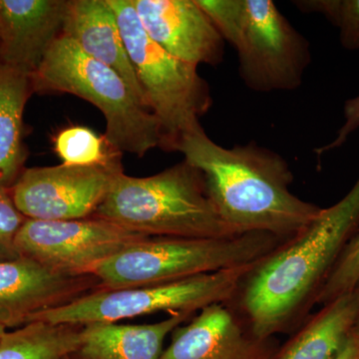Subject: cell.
I'll list each match as a JSON object with an SVG mask.
<instances>
[{"label": "cell", "mask_w": 359, "mask_h": 359, "mask_svg": "<svg viewBox=\"0 0 359 359\" xmlns=\"http://www.w3.org/2000/svg\"><path fill=\"white\" fill-rule=\"evenodd\" d=\"M273 340L255 337L231 304H214L175 328L160 359H273Z\"/></svg>", "instance_id": "cell-12"}, {"label": "cell", "mask_w": 359, "mask_h": 359, "mask_svg": "<svg viewBox=\"0 0 359 359\" xmlns=\"http://www.w3.org/2000/svg\"><path fill=\"white\" fill-rule=\"evenodd\" d=\"M99 287L95 276L66 275L26 257L0 262V325H25L33 316L65 306Z\"/></svg>", "instance_id": "cell-11"}, {"label": "cell", "mask_w": 359, "mask_h": 359, "mask_svg": "<svg viewBox=\"0 0 359 359\" xmlns=\"http://www.w3.org/2000/svg\"><path fill=\"white\" fill-rule=\"evenodd\" d=\"M259 262L177 282L94 290L65 306L37 314L29 323L87 325L118 323L157 313H197L205 306L233 302L243 280Z\"/></svg>", "instance_id": "cell-8"}, {"label": "cell", "mask_w": 359, "mask_h": 359, "mask_svg": "<svg viewBox=\"0 0 359 359\" xmlns=\"http://www.w3.org/2000/svg\"><path fill=\"white\" fill-rule=\"evenodd\" d=\"M93 217L145 236L229 238L202 173L186 160L153 176L117 175Z\"/></svg>", "instance_id": "cell-3"}, {"label": "cell", "mask_w": 359, "mask_h": 359, "mask_svg": "<svg viewBox=\"0 0 359 359\" xmlns=\"http://www.w3.org/2000/svg\"><path fill=\"white\" fill-rule=\"evenodd\" d=\"M196 313H172L148 325H83L76 351L65 359H160L168 335Z\"/></svg>", "instance_id": "cell-16"}, {"label": "cell", "mask_w": 359, "mask_h": 359, "mask_svg": "<svg viewBox=\"0 0 359 359\" xmlns=\"http://www.w3.org/2000/svg\"><path fill=\"white\" fill-rule=\"evenodd\" d=\"M83 325L32 321L0 337V359H65L81 342Z\"/></svg>", "instance_id": "cell-19"}, {"label": "cell", "mask_w": 359, "mask_h": 359, "mask_svg": "<svg viewBox=\"0 0 359 359\" xmlns=\"http://www.w3.org/2000/svg\"><path fill=\"white\" fill-rule=\"evenodd\" d=\"M359 280V231L347 243L318 294L316 306H323L351 294Z\"/></svg>", "instance_id": "cell-22"}, {"label": "cell", "mask_w": 359, "mask_h": 359, "mask_svg": "<svg viewBox=\"0 0 359 359\" xmlns=\"http://www.w3.org/2000/svg\"><path fill=\"white\" fill-rule=\"evenodd\" d=\"M6 332V328L4 327H2L1 325H0V337H2V334H4V332Z\"/></svg>", "instance_id": "cell-27"}, {"label": "cell", "mask_w": 359, "mask_h": 359, "mask_svg": "<svg viewBox=\"0 0 359 359\" xmlns=\"http://www.w3.org/2000/svg\"><path fill=\"white\" fill-rule=\"evenodd\" d=\"M114 11L146 103L158 120L161 149L176 151L187 135L203 129L200 119L211 108L209 84L189 65L151 39L132 0H108Z\"/></svg>", "instance_id": "cell-7"}, {"label": "cell", "mask_w": 359, "mask_h": 359, "mask_svg": "<svg viewBox=\"0 0 359 359\" xmlns=\"http://www.w3.org/2000/svg\"><path fill=\"white\" fill-rule=\"evenodd\" d=\"M302 13L325 16L339 30V40L347 50H359V0H297Z\"/></svg>", "instance_id": "cell-21"}, {"label": "cell", "mask_w": 359, "mask_h": 359, "mask_svg": "<svg viewBox=\"0 0 359 359\" xmlns=\"http://www.w3.org/2000/svg\"><path fill=\"white\" fill-rule=\"evenodd\" d=\"M146 33L174 57L197 66L219 65L224 40L196 0H132Z\"/></svg>", "instance_id": "cell-13"}, {"label": "cell", "mask_w": 359, "mask_h": 359, "mask_svg": "<svg viewBox=\"0 0 359 359\" xmlns=\"http://www.w3.org/2000/svg\"><path fill=\"white\" fill-rule=\"evenodd\" d=\"M53 149L66 166H104L119 161V152L111 147L105 137L84 126H70L54 136Z\"/></svg>", "instance_id": "cell-20"}, {"label": "cell", "mask_w": 359, "mask_h": 359, "mask_svg": "<svg viewBox=\"0 0 359 359\" xmlns=\"http://www.w3.org/2000/svg\"><path fill=\"white\" fill-rule=\"evenodd\" d=\"M32 78L0 62V188L11 191L23 172V114Z\"/></svg>", "instance_id": "cell-18"}, {"label": "cell", "mask_w": 359, "mask_h": 359, "mask_svg": "<svg viewBox=\"0 0 359 359\" xmlns=\"http://www.w3.org/2000/svg\"><path fill=\"white\" fill-rule=\"evenodd\" d=\"M359 359V358H358Z\"/></svg>", "instance_id": "cell-28"}, {"label": "cell", "mask_w": 359, "mask_h": 359, "mask_svg": "<svg viewBox=\"0 0 359 359\" xmlns=\"http://www.w3.org/2000/svg\"><path fill=\"white\" fill-rule=\"evenodd\" d=\"M149 236L106 219L66 221L27 219L15 245L21 257L66 275H92L99 264Z\"/></svg>", "instance_id": "cell-9"}, {"label": "cell", "mask_w": 359, "mask_h": 359, "mask_svg": "<svg viewBox=\"0 0 359 359\" xmlns=\"http://www.w3.org/2000/svg\"><path fill=\"white\" fill-rule=\"evenodd\" d=\"M353 294L355 295L356 302H358V313H356L355 323H354L353 334L359 339V280L356 283L353 290Z\"/></svg>", "instance_id": "cell-26"}, {"label": "cell", "mask_w": 359, "mask_h": 359, "mask_svg": "<svg viewBox=\"0 0 359 359\" xmlns=\"http://www.w3.org/2000/svg\"><path fill=\"white\" fill-rule=\"evenodd\" d=\"M69 0H0V62L35 72L62 35Z\"/></svg>", "instance_id": "cell-14"}, {"label": "cell", "mask_w": 359, "mask_h": 359, "mask_svg": "<svg viewBox=\"0 0 359 359\" xmlns=\"http://www.w3.org/2000/svg\"><path fill=\"white\" fill-rule=\"evenodd\" d=\"M26 219L14 204L11 191L0 188V262L20 257L15 241Z\"/></svg>", "instance_id": "cell-23"}, {"label": "cell", "mask_w": 359, "mask_h": 359, "mask_svg": "<svg viewBox=\"0 0 359 359\" xmlns=\"http://www.w3.org/2000/svg\"><path fill=\"white\" fill-rule=\"evenodd\" d=\"M359 358V339L355 335H351L347 340L346 346L337 353L334 359H358Z\"/></svg>", "instance_id": "cell-25"}, {"label": "cell", "mask_w": 359, "mask_h": 359, "mask_svg": "<svg viewBox=\"0 0 359 359\" xmlns=\"http://www.w3.org/2000/svg\"><path fill=\"white\" fill-rule=\"evenodd\" d=\"M176 151L202 173L215 209L236 235L264 233L287 242L323 209L295 196L289 163L255 142L226 148L202 129Z\"/></svg>", "instance_id": "cell-2"}, {"label": "cell", "mask_w": 359, "mask_h": 359, "mask_svg": "<svg viewBox=\"0 0 359 359\" xmlns=\"http://www.w3.org/2000/svg\"><path fill=\"white\" fill-rule=\"evenodd\" d=\"M119 161L104 166L59 165L23 170L11 190L14 204L27 219L66 221L93 217L109 193Z\"/></svg>", "instance_id": "cell-10"}, {"label": "cell", "mask_w": 359, "mask_h": 359, "mask_svg": "<svg viewBox=\"0 0 359 359\" xmlns=\"http://www.w3.org/2000/svg\"><path fill=\"white\" fill-rule=\"evenodd\" d=\"M33 92L72 94L88 101L106 120L104 135L117 152L144 157L161 146L158 120L115 70L60 37L30 76Z\"/></svg>", "instance_id": "cell-4"}, {"label": "cell", "mask_w": 359, "mask_h": 359, "mask_svg": "<svg viewBox=\"0 0 359 359\" xmlns=\"http://www.w3.org/2000/svg\"><path fill=\"white\" fill-rule=\"evenodd\" d=\"M309 314L273 359H334L353 335L358 302L353 292Z\"/></svg>", "instance_id": "cell-17"}, {"label": "cell", "mask_w": 359, "mask_h": 359, "mask_svg": "<svg viewBox=\"0 0 359 359\" xmlns=\"http://www.w3.org/2000/svg\"><path fill=\"white\" fill-rule=\"evenodd\" d=\"M62 35L72 39L90 57L115 70L147 106L108 0H69Z\"/></svg>", "instance_id": "cell-15"}, {"label": "cell", "mask_w": 359, "mask_h": 359, "mask_svg": "<svg viewBox=\"0 0 359 359\" xmlns=\"http://www.w3.org/2000/svg\"><path fill=\"white\" fill-rule=\"evenodd\" d=\"M344 122L337 132V137L327 145L314 150L316 157L320 158L328 152L341 147L351 134L359 129V95L348 99L344 106Z\"/></svg>", "instance_id": "cell-24"}, {"label": "cell", "mask_w": 359, "mask_h": 359, "mask_svg": "<svg viewBox=\"0 0 359 359\" xmlns=\"http://www.w3.org/2000/svg\"><path fill=\"white\" fill-rule=\"evenodd\" d=\"M283 241L264 233L229 238L149 236L99 264V290L147 287L257 263Z\"/></svg>", "instance_id": "cell-6"}, {"label": "cell", "mask_w": 359, "mask_h": 359, "mask_svg": "<svg viewBox=\"0 0 359 359\" xmlns=\"http://www.w3.org/2000/svg\"><path fill=\"white\" fill-rule=\"evenodd\" d=\"M238 54L248 88L269 93L299 88L311 45L271 0H196Z\"/></svg>", "instance_id": "cell-5"}, {"label": "cell", "mask_w": 359, "mask_h": 359, "mask_svg": "<svg viewBox=\"0 0 359 359\" xmlns=\"http://www.w3.org/2000/svg\"><path fill=\"white\" fill-rule=\"evenodd\" d=\"M359 231V177L337 204L283 243L248 273L230 304L257 339L294 332L316 306L318 294L347 243Z\"/></svg>", "instance_id": "cell-1"}]
</instances>
